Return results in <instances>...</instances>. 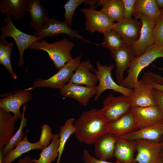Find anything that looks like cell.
<instances>
[{
	"label": "cell",
	"instance_id": "1",
	"mask_svg": "<svg viewBox=\"0 0 163 163\" xmlns=\"http://www.w3.org/2000/svg\"><path fill=\"white\" fill-rule=\"evenodd\" d=\"M74 133L77 140L89 145L109 133L108 123L103 118L100 109L93 108L83 112L75 120Z\"/></svg>",
	"mask_w": 163,
	"mask_h": 163
},
{
	"label": "cell",
	"instance_id": "2",
	"mask_svg": "<svg viewBox=\"0 0 163 163\" xmlns=\"http://www.w3.org/2000/svg\"><path fill=\"white\" fill-rule=\"evenodd\" d=\"M159 58H163V47L155 43L149 46L143 54L135 58L127 70V75L121 85L133 89L138 83V78L141 71Z\"/></svg>",
	"mask_w": 163,
	"mask_h": 163
},
{
	"label": "cell",
	"instance_id": "3",
	"mask_svg": "<svg viewBox=\"0 0 163 163\" xmlns=\"http://www.w3.org/2000/svg\"><path fill=\"white\" fill-rule=\"evenodd\" d=\"M74 46L73 43L65 38L52 43L45 40L37 41L33 43L28 49L45 51L55 67L60 69L72 58L71 51Z\"/></svg>",
	"mask_w": 163,
	"mask_h": 163
},
{
	"label": "cell",
	"instance_id": "4",
	"mask_svg": "<svg viewBox=\"0 0 163 163\" xmlns=\"http://www.w3.org/2000/svg\"><path fill=\"white\" fill-rule=\"evenodd\" d=\"M5 25L0 28L1 39L11 37L14 40L19 54L18 66L21 67L24 64L23 54L24 51L34 42L41 40L39 37L24 32L18 29L14 24L12 17L8 16L4 18Z\"/></svg>",
	"mask_w": 163,
	"mask_h": 163
},
{
	"label": "cell",
	"instance_id": "5",
	"mask_svg": "<svg viewBox=\"0 0 163 163\" xmlns=\"http://www.w3.org/2000/svg\"><path fill=\"white\" fill-rule=\"evenodd\" d=\"M96 65L97 70L94 69L93 71L97 78L99 83L97 86L94 101H97L102 93L107 90H112L126 97L131 96L133 89L126 88L116 83L113 79L111 72L114 67V65L103 66L97 61L96 62Z\"/></svg>",
	"mask_w": 163,
	"mask_h": 163
},
{
	"label": "cell",
	"instance_id": "6",
	"mask_svg": "<svg viewBox=\"0 0 163 163\" xmlns=\"http://www.w3.org/2000/svg\"><path fill=\"white\" fill-rule=\"evenodd\" d=\"M131 104L130 97L123 95L115 96L111 92L104 100L100 110L103 118L108 123L126 113L130 110Z\"/></svg>",
	"mask_w": 163,
	"mask_h": 163
},
{
	"label": "cell",
	"instance_id": "7",
	"mask_svg": "<svg viewBox=\"0 0 163 163\" xmlns=\"http://www.w3.org/2000/svg\"><path fill=\"white\" fill-rule=\"evenodd\" d=\"M82 54L69 60L56 73L46 79H38L33 83L34 88L49 87L60 89L71 79L80 62Z\"/></svg>",
	"mask_w": 163,
	"mask_h": 163
},
{
	"label": "cell",
	"instance_id": "8",
	"mask_svg": "<svg viewBox=\"0 0 163 163\" xmlns=\"http://www.w3.org/2000/svg\"><path fill=\"white\" fill-rule=\"evenodd\" d=\"M135 18L139 19L142 23L140 36L138 39L131 46L136 57L143 54L147 49L155 43L153 36V30L155 20H151L144 14L134 11Z\"/></svg>",
	"mask_w": 163,
	"mask_h": 163
},
{
	"label": "cell",
	"instance_id": "9",
	"mask_svg": "<svg viewBox=\"0 0 163 163\" xmlns=\"http://www.w3.org/2000/svg\"><path fill=\"white\" fill-rule=\"evenodd\" d=\"M137 153L135 159L138 163H162L163 141H152L135 140Z\"/></svg>",
	"mask_w": 163,
	"mask_h": 163
},
{
	"label": "cell",
	"instance_id": "10",
	"mask_svg": "<svg viewBox=\"0 0 163 163\" xmlns=\"http://www.w3.org/2000/svg\"><path fill=\"white\" fill-rule=\"evenodd\" d=\"M95 8L90 6L89 8L80 9L85 17V30L92 33L97 31L103 34L112 30L113 22L101 10H97Z\"/></svg>",
	"mask_w": 163,
	"mask_h": 163
},
{
	"label": "cell",
	"instance_id": "11",
	"mask_svg": "<svg viewBox=\"0 0 163 163\" xmlns=\"http://www.w3.org/2000/svg\"><path fill=\"white\" fill-rule=\"evenodd\" d=\"M61 34H66L71 38H75L86 43L89 41L82 35H79L75 30H73L64 21L60 22L53 18H47L42 28L35 32L34 35L41 40L48 37H52Z\"/></svg>",
	"mask_w": 163,
	"mask_h": 163
},
{
	"label": "cell",
	"instance_id": "12",
	"mask_svg": "<svg viewBox=\"0 0 163 163\" xmlns=\"http://www.w3.org/2000/svg\"><path fill=\"white\" fill-rule=\"evenodd\" d=\"M130 110L138 129L163 121V117L157 105L147 107H132Z\"/></svg>",
	"mask_w": 163,
	"mask_h": 163
},
{
	"label": "cell",
	"instance_id": "13",
	"mask_svg": "<svg viewBox=\"0 0 163 163\" xmlns=\"http://www.w3.org/2000/svg\"><path fill=\"white\" fill-rule=\"evenodd\" d=\"M97 86L89 87L69 82L60 89L61 95L65 97L73 99L85 107L90 99L95 96Z\"/></svg>",
	"mask_w": 163,
	"mask_h": 163
},
{
	"label": "cell",
	"instance_id": "14",
	"mask_svg": "<svg viewBox=\"0 0 163 163\" xmlns=\"http://www.w3.org/2000/svg\"><path fill=\"white\" fill-rule=\"evenodd\" d=\"M110 55L115 62L116 80L121 85L124 78V73L128 69L136 57L131 46H126L118 50L110 51Z\"/></svg>",
	"mask_w": 163,
	"mask_h": 163
},
{
	"label": "cell",
	"instance_id": "15",
	"mask_svg": "<svg viewBox=\"0 0 163 163\" xmlns=\"http://www.w3.org/2000/svg\"><path fill=\"white\" fill-rule=\"evenodd\" d=\"M153 88L142 79L138 81L130 97L131 107H147L157 105L153 94Z\"/></svg>",
	"mask_w": 163,
	"mask_h": 163
},
{
	"label": "cell",
	"instance_id": "16",
	"mask_svg": "<svg viewBox=\"0 0 163 163\" xmlns=\"http://www.w3.org/2000/svg\"><path fill=\"white\" fill-rule=\"evenodd\" d=\"M142 25L138 19L127 21L123 18L114 23L113 29L120 34L127 45L131 46L139 38Z\"/></svg>",
	"mask_w": 163,
	"mask_h": 163
},
{
	"label": "cell",
	"instance_id": "17",
	"mask_svg": "<svg viewBox=\"0 0 163 163\" xmlns=\"http://www.w3.org/2000/svg\"><path fill=\"white\" fill-rule=\"evenodd\" d=\"M31 98L30 91L27 90L18 92L0 100V108L12 112L18 119H21V106L27 103Z\"/></svg>",
	"mask_w": 163,
	"mask_h": 163
},
{
	"label": "cell",
	"instance_id": "18",
	"mask_svg": "<svg viewBox=\"0 0 163 163\" xmlns=\"http://www.w3.org/2000/svg\"><path fill=\"white\" fill-rule=\"evenodd\" d=\"M94 69L90 60L81 62L69 82L89 87L97 86V78L95 74L90 72Z\"/></svg>",
	"mask_w": 163,
	"mask_h": 163
},
{
	"label": "cell",
	"instance_id": "19",
	"mask_svg": "<svg viewBox=\"0 0 163 163\" xmlns=\"http://www.w3.org/2000/svg\"><path fill=\"white\" fill-rule=\"evenodd\" d=\"M109 133L120 137L137 129L136 122L130 110L115 120L108 123Z\"/></svg>",
	"mask_w": 163,
	"mask_h": 163
},
{
	"label": "cell",
	"instance_id": "20",
	"mask_svg": "<svg viewBox=\"0 0 163 163\" xmlns=\"http://www.w3.org/2000/svg\"><path fill=\"white\" fill-rule=\"evenodd\" d=\"M119 138L131 140L142 139L152 141H163V121L139 129Z\"/></svg>",
	"mask_w": 163,
	"mask_h": 163
},
{
	"label": "cell",
	"instance_id": "21",
	"mask_svg": "<svg viewBox=\"0 0 163 163\" xmlns=\"http://www.w3.org/2000/svg\"><path fill=\"white\" fill-rule=\"evenodd\" d=\"M118 138L108 133L99 138L94 144L95 157L107 161L114 157L115 146Z\"/></svg>",
	"mask_w": 163,
	"mask_h": 163
},
{
	"label": "cell",
	"instance_id": "22",
	"mask_svg": "<svg viewBox=\"0 0 163 163\" xmlns=\"http://www.w3.org/2000/svg\"><path fill=\"white\" fill-rule=\"evenodd\" d=\"M136 151V144L135 140L119 138L114 150L115 163H138L134 157Z\"/></svg>",
	"mask_w": 163,
	"mask_h": 163
},
{
	"label": "cell",
	"instance_id": "23",
	"mask_svg": "<svg viewBox=\"0 0 163 163\" xmlns=\"http://www.w3.org/2000/svg\"><path fill=\"white\" fill-rule=\"evenodd\" d=\"M27 11L30 18L29 26L35 32L39 30L48 18L45 8L39 0H27Z\"/></svg>",
	"mask_w": 163,
	"mask_h": 163
},
{
	"label": "cell",
	"instance_id": "24",
	"mask_svg": "<svg viewBox=\"0 0 163 163\" xmlns=\"http://www.w3.org/2000/svg\"><path fill=\"white\" fill-rule=\"evenodd\" d=\"M17 119L11 112L0 108V148L7 144L13 136Z\"/></svg>",
	"mask_w": 163,
	"mask_h": 163
},
{
	"label": "cell",
	"instance_id": "25",
	"mask_svg": "<svg viewBox=\"0 0 163 163\" xmlns=\"http://www.w3.org/2000/svg\"><path fill=\"white\" fill-rule=\"evenodd\" d=\"M27 0H1L0 11L7 17L12 16L15 20H19L25 15Z\"/></svg>",
	"mask_w": 163,
	"mask_h": 163
},
{
	"label": "cell",
	"instance_id": "26",
	"mask_svg": "<svg viewBox=\"0 0 163 163\" xmlns=\"http://www.w3.org/2000/svg\"><path fill=\"white\" fill-rule=\"evenodd\" d=\"M43 149L39 142L34 143L30 142L26 135L13 149L3 157V163H12L24 154L34 150H43Z\"/></svg>",
	"mask_w": 163,
	"mask_h": 163
},
{
	"label": "cell",
	"instance_id": "27",
	"mask_svg": "<svg viewBox=\"0 0 163 163\" xmlns=\"http://www.w3.org/2000/svg\"><path fill=\"white\" fill-rule=\"evenodd\" d=\"M101 10L113 22H118L123 18L124 4L123 0H100Z\"/></svg>",
	"mask_w": 163,
	"mask_h": 163
},
{
	"label": "cell",
	"instance_id": "28",
	"mask_svg": "<svg viewBox=\"0 0 163 163\" xmlns=\"http://www.w3.org/2000/svg\"><path fill=\"white\" fill-rule=\"evenodd\" d=\"M59 144L58 134H53L50 143L42 150L39 158H32V161L34 163H52L58 156Z\"/></svg>",
	"mask_w": 163,
	"mask_h": 163
},
{
	"label": "cell",
	"instance_id": "29",
	"mask_svg": "<svg viewBox=\"0 0 163 163\" xmlns=\"http://www.w3.org/2000/svg\"><path fill=\"white\" fill-rule=\"evenodd\" d=\"M75 120L74 118H70L66 120L63 125L60 126L58 134L59 142V154L56 163H60L66 143L70 136L75 133L76 129L74 123Z\"/></svg>",
	"mask_w": 163,
	"mask_h": 163
},
{
	"label": "cell",
	"instance_id": "30",
	"mask_svg": "<svg viewBox=\"0 0 163 163\" xmlns=\"http://www.w3.org/2000/svg\"><path fill=\"white\" fill-rule=\"evenodd\" d=\"M134 11L142 13L151 20H155L161 15L155 0H136Z\"/></svg>",
	"mask_w": 163,
	"mask_h": 163
},
{
	"label": "cell",
	"instance_id": "31",
	"mask_svg": "<svg viewBox=\"0 0 163 163\" xmlns=\"http://www.w3.org/2000/svg\"><path fill=\"white\" fill-rule=\"evenodd\" d=\"M13 44L8 43L5 39L0 40V64L3 66L10 73L14 79L17 76L13 71L11 62V54Z\"/></svg>",
	"mask_w": 163,
	"mask_h": 163
},
{
	"label": "cell",
	"instance_id": "32",
	"mask_svg": "<svg viewBox=\"0 0 163 163\" xmlns=\"http://www.w3.org/2000/svg\"><path fill=\"white\" fill-rule=\"evenodd\" d=\"M104 39L100 45L110 51H113L127 46L125 41L117 31L112 29L103 34Z\"/></svg>",
	"mask_w": 163,
	"mask_h": 163
},
{
	"label": "cell",
	"instance_id": "33",
	"mask_svg": "<svg viewBox=\"0 0 163 163\" xmlns=\"http://www.w3.org/2000/svg\"><path fill=\"white\" fill-rule=\"evenodd\" d=\"M26 106H24L23 108L22 114L19 127L10 141L3 147V157L10 151L13 149L23 139V130L27 125V119L25 117Z\"/></svg>",
	"mask_w": 163,
	"mask_h": 163
},
{
	"label": "cell",
	"instance_id": "34",
	"mask_svg": "<svg viewBox=\"0 0 163 163\" xmlns=\"http://www.w3.org/2000/svg\"><path fill=\"white\" fill-rule=\"evenodd\" d=\"M86 0H69L63 6L65 11L64 22L69 26L71 25L74 12L82 4L85 3Z\"/></svg>",
	"mask_w": 163,
	"mask_h": 163
},
{
	"label": "cell",
	"instance_id": "35",
	"mask_svg": "<svg viewBox=\"0 0 163 163\" xmlns=\"http://www.w3.org/2000/svg\"><path fill=\"white\" fill-rule=\"evenodd\" d=\"M153 36L155 43L163 47V15L161 14L155 20Z\"/></svg>",
	"mask_w": 163,
	"mask_h": 163
},
{
	"label": "cell",
	"instance_id": "36",
	"mask_svg": "<svg viewBox=\"0 0 163 163\" xmlns=\"http://www.w3.org/2000/svg\"><path fill=\"white\" fill-rule=\"evenodd\" d=\"M53 134L50 126L45 124L41 126V132L38 141L43 149L48 146L50 143Z\"/></svg>",
	"mask_w": 163,
	"mask_h": 163
},
{
	"label": "cell",
	"instance_id": "37",
	"mask_svg": "<svg viewBox=\"0 0 163 163\" xmlns=\"http://www.w3.org/2000/svg\"><path fill=\"white\" fill-rule=\"evenodd\" d=\"M124 7L123 18L127 21H130L133 19L132 16L134 11V8L136 0H123Z\"/></svg>",
	"mask_w": 163,
	"mask_h": 163
},
{
	"label": "cell",
	"instance_id": "38",
	"mask_svg": "<svg viewBox=\"0 0 163 163\" xmlns=\"http://www.w3.org/2000/svg\"><path fill=\"white\" fill-rule=\"evenodd\" d=\"M82 159L85 163H115L97 159L91 155L87 149L83 150Z\"/></svg>",
	"mask_w": 163,
	"mask_h": 163
},
{
	"label": "cell",
	"instance_id": "39",
	"mask_svg": "<svg viewBox=\"0 0 163 163\" xmlns=\"http://www.w3.org/2000/svg\"><path fill=\"white\" fill-rule=\"evenodd\" d=\"M153 94L155 99L157 105L163 117V93L153 88Z\"/></svg>",
	"mask_w": 163,
	"mask_h": 163
},
{
	"label": "cell",
	"instance_id": "40",
	"mask_svg": "<svg viewBox=\"0 0 163 163\" xmlns=\"http://www.w3.org/2000/svg\"><path fill=\"white\" fill-rule=\"evenodd\" d=\"M156 68L159 70L163 71V67ZM146 73L153 82L158 84L163 85V77L150 71H148L146 72Z\"/></svg>",
	"mask_w": 163,
	"mask_h": 163
},
{
	"label": "cell",
	"instance_id": "41",
	"mask_svg": "<svg viewBox=\"0 0 163 163\" xmlns=\"http://www.w3.org/2000/svg\"><path fill=\"white\" fill-rule=\"evenodd\" d=\"M142 79L150 85L154 89H156L163 93V85L158 84L153 82L146 72L144 74L142 77Z\"/></svg>",
	"mask_w": 163,
	"mask_h": 163
},
{
	"label": "cell",
	"instance_id": "42",
	"mask_svg": "<svg viewBox=\"0 0 163 163\" xmlns=\"http://www.w3.org/2000/svg\"><path fill=\"white\" fill-rule=\"evenodd\" d=\"M31 159L30 156L27 155L19 159L17 163H34L32 161Z\"/></svg>",
	"mask_w": 163,
	"mask_h": 163
},
{
	"label": "cell",
	"instance_id": "43",
	"mask_svg": "<svg viewBox=\"0 0 163 163\" xmlns=\"http://www.w3.org/2000/svg\"><path fill=\"white\" fill-rule=\"evenodd\" d=\"M156 4L159 9L163 8V0H155Z\"/></svg>",
	"mask_w": 163,
	"mask_h": 163
},
{
	"label": "cell",
	"instance_id": "44",
	"mask_svg": "<svg viewBox=\"0 0 163 163\" xmlns=\"http://www.w3.org/2000/svg\"><path fill=\"white\" fill-rule=\"evenodd\" d=\"M3 147L0 148V163H3Z\"/></svg>",
	"mask_w": 163,
	"mask_h": 163
},
{
	"label": "cell",
	"instance_id": "45",
	"mask_svg": "<svg viewBox=\"0 0 163 163\" xmlns=\"http://www.w3.org/2000/svg\"><path fill=\"white\" fill-rule=\"evenodd\" d=\"M160 11L161 12V14L163 15V8L160 9Z\"/></svg>",
	"mask_w": 163,
	"mask_h": 163
},
{
	"label": "cell",
	"instance_id": "46",
	"mask_svg": "<svg viewBox=\"0 0 163 163\" xmlns=\"http://www.w3.org/2000/svg\"><path fill=\"white\" fill-rule=\"evenodd\" d=\"M162 163H163V152H162Z\"/></svg>",
	"mask_w": 163,
	"mask_h": 163
}]
</instances>
